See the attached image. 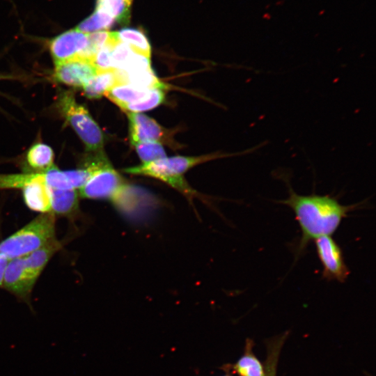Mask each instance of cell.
Wrapping results in <instances>:
<instances>
[{
	"label": "cell",
	"mask_w": 376,
	"mask_h": 376,
	"mask_svg": "<svg viewBox=\"0 0 376 376\" xmlns=\"http://www.w3.org/2000/svg\"><path fill=\"white\" fill-rule=\"evenodd\" d=\"M52 211L55 216L71 217L79 211V194L77 189H60L50 187Z\"/></svg>",
	"instance_id": "obj_13"
},
{
	"label": "cell",
	"mask_w": 376,
	"mask_h": 376,
	"mask_svg": "<svg viewBox=\"0 0 376 376\" xmlns=\"http://www.w3.org/2000/svg\"><path fill=\"white\" fill-rule=\"evenodd\" d=\"M164 100L163 89L153 88L150 95L144 100L126 105L122 110L128 112L140 113L152 109L161 104Z\"/></svg>",
	"instance_id": "obj_22"
},
{
	"label": "cell",
	"mask_w": 376,
	"mask_h": 376,
	"mask_svg": "<svg viewBox=\"0 0 376 376\" xmlns=\"http://www.w3.org/2000/svg\"><path fill=\"white\" fill-rule=\"evenodd\" d=\"M55 215L41 213L0 243V253L9 259L25 256L55 237Z\"/></svg>",
	"instance_id": "obj_3"
},
{
	"label": "cell",
	"mask_w": 376,
	"mask_h": 376,
	"mask_svg": "<svg viewBox=\"0 0 376 376\" xmlns=\"http://www.w3.org/2000/svg\"><path fill=\"white\" fill-rule=\"evenodd\" d=\"M53 162V150L44 143H37L27 152L26 162L37 173L45 172L54 167Z\"/></svg>",
	"instance_id": "obj_17"
},
{
	"label": "cell",
	"mask_w": 376,
	"mask_h": 376,
	"mask_svg": "<svg viewBox=\"0 0 376 376\" xmlns=\"http://www.w3.org/2000/svg\"><path fill=\"white\" fill-rule=\"evenodd\" d=\"M314 240L322 266V277L327 281L345 282L350 270L345 263L341 248L331 235L321 236Z\"/></svg>",
	"instance_id": "obj_6"
},
{
	"label": "cell",
	"mask_w": 376,
	"mask_h": 376,
	"mask_svg": "<svg viewBox=\"0 0 376 376\" xmlns=\"http://www.w3.org/2000/svg\"><path fill=\"white\" fill-rule=\"evenodd\" d=\"M132 2L128 0H97L96 8L110 15L121 24L130 20Z\"/></svg>",
	"instance_id": "obj_19"
},
{
	"label": "cell",
	"mask_w": 376,
	"mask_h": 376,
	"mask_svg": "<svg viewBox=\"0 0 376 376\" xmlns=\"http://www.w3.org/2000/svg\"><path fill=\"white\" fill-rule=\"evenodd\" d=\"M58 109L84 143L87 150L102 152L104 134L88 110L77 103L73 95L64 91L59 95Z\"/></svg>",
	"instance_id": "obj_4"
},
{
	"label": "cell",
	"mask_w": 376,
	"mask_h": 376,
	"mask_svg": "<svg viewBox=\"0 0 376 376\" xmlns=\"http://www.w3.org/2000/svg\"><path fill=\"white\" fill-rule=\"evenodd\" d=\"M97 72L91 62L75 58L55 64L54 77L57 81L64 84L83 88Z\"/></svg>",
	"instance_id": "obj_10"
},
{
	"label": "cell",
	"mask_w": 376,
	"mask_h": 376,
	"mask_svg": "<svg viewBox=\"0 0 376 376\" xmlns=\"http://www.w3.org/2000/svg\"><path fill=\"white\" fill-rule=\"evenodd\" d=\"M142 163H148L166 157L162 143L156 141H145L134 145Z\"/></svg>",
	"instance_id": "obj_21"
},
{
	"label": "cell",
	"mask_w": 376,
	"mask_h": 376,
	"mask_svg": "<svg viewBox=\"0 0 376 376\" xmlns=\"http://www.w3.org/2000/svg\"><path fill=\"white\" fill-rule=\"evenodd\" d=\"M115 20L104 12L95 9L94 13L82 21L76 28L78 31L89 33L108 29L114 24Z\"/></svg>",
	"instance_id": "obj_20"
},
{
	"label": "cell",
	"mask_w": 376,
	"mask_h": 376,
	"mask_svg": "<svg viewBox=\"0 0 376 376\" xmlns=\"http://www.w3.org/2000/svg\"><path fill=\"white\" fill-rule=\"evenodd\" d=\"M35 283L27 273L24 256L10 259L3 276V288L26 301L29 299Z\"/></svg>",
	"instance_id": "obj_9"
},
{
	"label": "cell",
	"mask_w": 376,
	"mask_h": 376,
	"mask_svg": "<svg viewBox=\"0 0 376 376\" xmlns=\"http://www.w3.org/2000/svg\"><path fill=\"white\" fill-rule=\"evenodd\" d=\"M88 41V33L76 29L53 38L49 47L55 64L78 58L86 47Z\"/></svg>",
	"instance_id": "obj_8"
},
{
	"label": "cell",
	"mask_w": 376,
	"mask_h": 376,
	"mask_svg": "<svg viewBox=\"0 0 376 376\" xmlns=\"http://www.w3.org/2000/svg\"><path fill=\"white\" fill-rule=\"evenodd\" d=\"M9 260L5 255L0 253V287L2 286L5 270Z\"/></svg>",
	"instance_id": "obj_26"
},
{
	"label": "cell",
	"mask_w": 376,
	"mask_h": 376,
	"mask_svg": "<svg viewBox=\"0 0 376 376\" xmlns=\"http://www.w3.org/2000/svg\"><path fill=\"white\" fill-rule=\"evenodd\" d=\"M128 1H130V2H132V0H128Z\"/></svg>",
	"instance_id": "obj_27"
},
{
	"label": "cell",
	"mask_w": 376,
	"mask_h": 376,
	"mask_svg": "<svg viewBox=\"0 0 376 376\" xmlns=\"http://www.w3.org/2000/svg\"><path fill=\"white\" fill-rule=\"evenodd\" d=\"M128 187L125 180L107 161L93 173L77 191L79 197L107 200L116 205Z\"/></svg>",
	"instance_id": "obj_5"
},
{
	"label": "cell",
	"mask_w": 376,
	"mask_h": 376,
	"mask_svg": "<svg viewBox=\"0 0 376 376\" xmlns=\"http://www.w3.org/2000/svg\"><path fill=\"white\" fill-rule=\"evenodd\" d=\"M152 89L141 88L128 84H117L104 95L123 109L126 105L146 99Z\"/></svg>",
	"instance_id": "obj_14"
},
{
	"label": "cell",
	"mask_w": 376,
	"mask_h": 376,
	"mask_svg": "<svg viewBox=\"0 0 376 376\" xmlns=\"http://www.w3.org/2000/svg\"><path fill=\"white\" fill-rule=\"evenodd\" d=\"M278 202L291 208L300 227L297 254L306 249L310 241L335 233L347 214L360 205H342L329 195L297 194L290 185L288 197Z\"/></svg>",
	"instance_id": "obj_1"
},
{
	"label": "cell",
	"mask_w": 376,
	"mask_h": 376,
	"mask_svg": "<svg viewBox=\"0 0 376 376\" xmlns=\"http://www.w3.org/2000/svg\"><path fill=\"white\" fill-rule=\"evenodd\" d=\"M22 190L24 203L29 209L40 213L51 212V191L46 184L45 172Z\"/></svg>",
	"instance_id": "obj_11"
},
{
	"label": "cell",
	"mask_w": 376,
	"mask_h": 376,
	"mask_svg": "<svg viewBox=\"0 0 376 376\" xmlns=\"http://www.w3.org/2000/svg\"><path fill=\"white\" fill-rule=\"evenodd\" d=\"M116 71L119 84H128L146 89L160 88L164 90L166 88L165 84L159 81L151 68L130 72Z\"/></svg>",
	"instance_id": "obj_16"
},
{
	"label": "cell",
	"mask_w": 376,
	"mask_h": 376,
	"mask_svg": "<svg viewBox=\"0 0 376 376\" xmlns=\"http://www.w3.org/2000/svg\"><path fill=\"white\" fill-rule=\"evenodd\" d=\"M117 84H119V80L116 70L100 71L97 72L82 88L86 97L97 99Z\"/></svg>",
	"instance_id": "obj_15"
},
{
	"label": "cell",
	"mask_w": 376,
	"mask_h": 376,
	"mask_svg": "<svg viewBox=\"0 0 376 376\" xmlns=\"http://www.w3.org/2000/svg\"><path fill=\"white\" fill-rule=\"evenodd\" d=\"M118 40L127 44L134 52L150 58L151 46L143 31L134 28H123L117 31Z\"/></svg>",
	"instance_id": "obj_18"
},
{
	"label": "cell",
	"mask_w": 376,
	"mask_h": 376,
	"mask_svg": "<svg viewBox=\"0 0 376 376\" xmlns=\"http://www.w3.org/2000/svg\"><path fill=\"white\" fill-rule=\"evenodd\" d=\"M130 125V138L134 146L145 141H156L172 145L170 132L162 127L153 118L141 113H127Z\"/></svg>",
	"instance_id": "obj_7"
},
{
	"label": "cell",
	"mask_w": 376,
	"mask_h": 376,
	"mask_svg": "<svg viewBox=\"0 0 376 376\" xmlns=\"http://www.w3.org/2000/svg\"><path fill=\"white\" fill-rule=\"evenodd\" d=\"M134 52L125 43L118 41L112 47L111 58L113 70H120L124 68L131 58Z\"/></svg>",
	"instance_id": "obj_24"
},
{
	"label": "cell",
	"mask_w": 376,
	"mask_h": 376,
	"mask_svg": "<svg viewBox=\"0 0 376 376\" xmlns=\"http://www.w3.org/2000/svg\"><path fill=\"white\" fill-rule=\"evenodd\" d=\"M41 173L0 175V189H22L27 185L37 179Z\"/></svg>",
	"instance_id": "obj_23"
},
{
	"label": "cell",
	"mask_w": 376,
	"mask_h": 376,
	"mask_svg": "<svg viewBox=\"0 0 376 376\" xmlns=\"http://www.w3.org/2000/svg\"><path fill=\"white\" fill-rule=\"evenodd\" d=\"M61 247V242L54 238L24 256L27 273L33 282H36L49 260Z\"/></svg>",
	"instance_id": "obj_12"
},
{
	"label": "cell",
	"mask_w": 376,
	"mask_h": 376,
	"mask_svg": "<svg viewBox=\"0 0 376 376\" xmlns=\"http://www.w3.org/2000/svg\"><path fill=\"white\" fill-rule=\"evenodd\" d=\"M256 147L235 154H210L196 157L174 156L164 157L148 163L126 168L123 172L134 175L151 177L166 182L185 195L189 201L198 197V194L191 188L184 178V174L197 164L219 157L251 153Z\"/></svg>",
	"instance_id": "obj_2"
},
{
	"label": "cell",
	"mask_w": 376,
	"mask_h": 376,
	"mask_svg": "<svg viewBox=\"0 0 376 376\" xmlns=\"http://www.w3.org/2000/svg\"><path fill=\"white\" fill-rule=\"evenodd\" d=\"M236 370L242 376H263L261 364L251 354H246L236 364Z\"/></svg>",
	"instance_id": "obj_25"
}]
</instances>
